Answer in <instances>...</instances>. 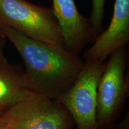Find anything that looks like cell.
<instances>
[{
    "label": "cell",
    "mask_w": 129,
    "mask_h": 129,
    "mask_svg": "<svg viewBox=\"0 0 129 129\" xmlns=\"http://www.w3.org/2000/svg\"><path fill=\"white\" fill-rule=\"evenodd\" d=\"M2 30L23 59L28 87L37 94L57 99L83 70L85 61L66 48L31 39L8 27L2 26Z\"/></svg>",
    "instance_id": "6da1fadb"
},
{
    "label": "cell",
    "mask_w": 129,
    "mask_h": 129,
    "mask_svg": "<svg viewBox=\"0 0 129 129\" xmlns=\"http://www.w3.org/2000/svg\"><path fill=\"white\" fill-rule=\"evenodd\" d=\"M0 24L31 39L65 48L51 8L27 0H0Z\"/></svg>",
    "instance_id": "7a4b0ae2"
},
{
    "label": "cell",
    "mask_w": 129,
    "mask_h": 129,
    "mask_svg": "<svg viewBox=\"0 0 129 129\" xmlns=\"http://www.w3.org/2000/svg\"><path fill=\"white\" fill-rule=\"evenodd\" d=\"M109 57L97 88L98 129H108L117 122L128 95L127 46L116 50Z\"/></svg>",
    "instance_id": "3957f363"
},
{
    "label": "cell",
    "mask_w": 129,
    "mask_h": 129,
    "mask_svg": "<svg viewBox=\"0 0 129 129\" xmlns=\"http://www.w3.org/2000/svg\"><path fill=\"white\" fill-rule=\"evenodd\" d=\"M3 116L9 129H74L75 125L62 104L38 94L16 104Z\"/></svg>",
    "instance_id": "277c9868"
},
{
    "label": "cell",
    "mask_w": 129,
    "mask_h": 129,
    "mask_svg": "<svg viewBox=\"0 0 129 129\" xmlns=\"http://www.w3.org/2000/svg\"><path fill=\"white\" fill-rule=\"evenodd\" d=\"M106 62L85 61L73 85L55 100L70 113L76 129H98L96 121L97 88Z\"/></svg>",
    "instance_id": "5b68a950"
},
{
    "label": "cell",
    "mask_w": 129,
    "mask_h": 129,
    "mask_svg": "<svg viewBox=\"0 0 129 129\" xmlns=\"http://www.w3.org/2000/svg\"><path fill=\"white\" fill-rule=\"evenodd\" d=\"M53 14L60 26L65 48L79 54L97 35L89 18L80 14L74 0H52Z\"/></svg>",
    "instance_id": "8992f818"
},
{
    "label": "cell",
    "mask_w": 129,
    "mask_h": 129,
    "mask_svg": "<svg viewBox=\"0 0 129 129\" xmlns=\"http://www.w3.org/2000/svg\"><path fill=\"white\" fill-rule=\"evenodd\" d=\"M129 41V0H115L109 26L96 37L84 54V61L104 62L109 55Z\"/></svg>",
    "instance_id": "52a82bcc"
},
{
    "label": "cell",
    "mask_w": 129,
    "mask_h": 129,
    "mask_svg": "<svg viewBox=\"0 0 129 129\" xmlns=\"http://www.w3.org/2000/svg\"><path fill=\"white\" fill-rule=\"evenodd\" d=\"M37 94L28 87L23 71L10 63L3 50L0 51V112Z\"/></svg>",
    "instance_id": "ba28073f"
},
{
    "label": "cell",
    "mask_w": 129,
    "mask_h": 129,
    "mask_svg": "<svg viewBox=\"0 0 129 129\" xmlns=\"http://www.w3.org/2000/svg\"><path fill=\"white\" fill-rule=\"evenodd\" d=\"M106 0H92L90 23L97 37L103 31L105 4Z\"/></svg>",
    "instance_id": "9c48e42d"
},
{
    "label": "cell",
    "mask_w": 129,
    "mask_h": 129,
    "mask_svg": "<svg viewBox=\"0 0 129 129\" xmlns=\"http://www.w3.org/2000/svg\"><path fill=\"white\" fill-rule=\"evenodd\" d=\"M108 129H129L128 111L121 121L120 122H117Z\"/></svg>",
    "instance_id": "30bf717a"
},
{
    "label": "cell",
    "mask_w": 129,
    "mask_h": 129,
    "mask_svg": "<svg viewBox=\"0 0 129 129\" xmlns=\"http://www.w3.org/2000/svg\"><path fill=\"white\" fill-rule=\"evenodd\" d=\"M6 38L2 30V26L0 24V51L3 50V48L6 42Z\"/></svg>",
    "instance_id": "8fae6325"
},
{
    "label": "cell",
    "mask_w": 129,
    "mask_h": 129,
    "mask_svg": "<svg viewBox=\"0 0 129 129\" xmlns=\"http://www.w3.org/2000/svg\"><path fill=\"white\" fill-rule=\"evenodd\" d=\"M3 112H0V129H5L6 128L4 119H3Z\"/></svg>",
    "instance_id": "7c38bea8"
},
{
    "label": "cell",
    "mask_w": 129,
    "mask_h": 129,
    "mask_svg": "<svg viewBox=\"0 0 129 129\" xmlns=\"http://www.w3.org/2000/svg\"><path fill=\"white\" fill-rule=\"evenodd\" d=\"M5 129H9V128H7V127H6V128H5Z\"/></svg>",
    "instance_id": "4fadbf2b"
}]
</instances>
